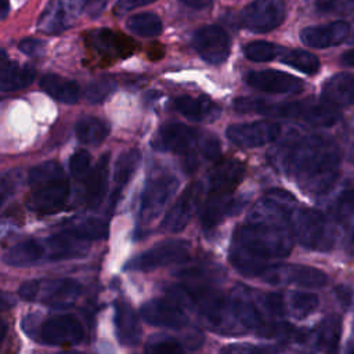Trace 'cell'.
Here are the masks:
<instances>
[{"mask_svg":"<svg viewBox=\"0 0 354 354\" xmlns=\"http://www.w3.org/2000/svg\"><path fill=\"white\" fill-rule=\"evenodd\" d=\"M337 145L322 136H303L272 151V163L307 194H324L336 181L340 167Z\"/></svg>","mask_w":354,"mask_h":354,"instance_id":"obj_1","label":"cell"},{"mask_svg":"<svg viewBox=\"0 0 354 354\" xmlns=\"http://www.w3.org/2000/svg\"><path fill=\"white\" fill-rule=\"evenodd\" d=\"M293 248V234L286 223L248 220L235 228L230 263L242 275L260 278L270 260L286 257Z\"/></svg>","mask_w":354,"mask_h":354,"instance_id":"obj_2","label":"cell"},{"mask_svg":"<svg viewBox=\"0 0 354 354\" xmlns=\"http://www.w3.org/2000/svg\"><path fill=\"white\" fill-rule=\"evenodd\" d=\"M169 293L178 303L194 307L217 333L243 330L234 317L230 297H225L217 288L205 282H189L171 286Z\"/></svg>","mask_w":354,"mask_h":354,"instance_id":"obj_3","label":"cell"},{"mask_svg":"<svg viewBox=\"0 0 354 354\" xmlns=\"http://www.w3.org/2000/svg\"><path fill=\"white\" fill-rule=\"evenodd\" d=\"M234 108L238 112H256L270 118L297 119L313 126H332L337 122L340 113L335 105L315 101H283L268 102L263 98L243 97L234 101Z\"/></svg>","mask_w":354,"mask_h":354,"instance_id":"obj_4","label":"cell"},{"mask_svg":"<svg viewBox=\"0 0 354 354\" xmlns=\"http://www.w3.org/2000/svg\"><path fill=\"white\" fill-rule=\"evenodd\" d=\"M28 181L30 185L26 201L29 210L54 214L64 209L69 198V181L58 162L48 160L32 167Z\"/></svg>","mask_w":354,"mask_h":354,"instance_id":"obj_5","label":"cell"},{"mask_svg":"<svg viewBox=\"0 0 354 354\" xmlns=\"http://www.w3.org/2000/svg\"><path fill=\"white\" fill-rule=\"evenodd\" d=\"M296 241L311 250L328 252L336 242V230L330 220L319 210L295 207L288 220Z\"/></svg>","mask_w":354,"mask_h":354,"instance_id":"obj_6","label":"cell"},{"mask_svg":"<svg viewBox=\"0 0 354 354\" xmlns=\"http://www.w3.org/2000/svg\"><path fill=\"white\" fill-rule=\"evenodd\" d=\"M178 187V178L167 169H153L148 176L140 202V221L151 223L165 209Z\"/></svg>","mask_w":354,"mask_h":354,"instance_id":"obj_7","label":"cell"},{"mask_svg":"<svg viewBox=\"0 0 354 354\" xmlns=\"http://www.w3.org/2000/svg\"><path fill=\"white\" fill-rule=\"evenodd\" d=\"M191 245L185 239H167L140 253L126 263L124 270L152 271L165 266L183 263L189 257Z\"/></svg>","mask_w":354,"mask_h":354,"instance_id":"obj_8","label":"cell"},{"mask_svg":"<svg viewBox=\"0 0 354 354\" xmlns=\"http://www.w3.org/2000/svg\"><path fill=\"white\" fill-rule=\"evenodd\" d=\"M84 329L80 321L69 314H58L47 318L36 330L35 339L48 346H76L82 343Z\"/></svg>","mask_w":354,"mask_h":354,"instance_id":"obj_9","label":"cell"},{"mask_svg":"<svg viewBox=\"0 0 354 354\" xmlns=\"http://www.w3.org/2000/svg\"><path fill=\"white\" fill-rule=\"evenodd\" d=\"M202 134L184 123H169L160 127L152 140V148L160 152L183 153L184 158L196 155Z\"/></svg>","mask_w":354,"mask_h":354,"instance_id":"obj_10","label":"cell"},{"mask_svg":"<svg viewBox=\"0 0 354 354\" xmlns=\"http://www.w3.org/2000/svg\"><path fill=\"white\" fill-rule=\"evenodd\" d=\"M260 278L271 285H299L304 288H321L328 282L325 272L301 264H271Z\"/></svg>","mask_w":354,"mask_h":354,"instance_id":"obj_11","label":"cell"},{"mask_svg":"<svg viewBox=\"0 0 354 354\" xmlns=\"http://www.w3.org/2000/svg\"><path fill=\"white\" fill-rule=\"evenodd\" d=\"M239 19L248 30L266 33L283 22L285 6L281 0H254L243 8Z\"/></svg>","mask_w":354,"mask_h":354,"instance_id":"obj_12","label":"cell"},{"mask_svg":"<svg viewBox=\"0 0 354 354\" xmlns=\"http://www.w3.org/2000/svg\"><path fill=\"white\" fill-rule=\"evenodd\" d=\"M227 138L241 148H254L275 141L281 134V124L270 120L235 123L227 127Z\"/></svg>","mask_w":354,"mask_h":354,"instance_id":"obj_13","label":"cell"},{"mask_svg":"<svg viewBox=\"0 0 354 354\" xmlns=\"http://www.w3.org/2000/svg\"><path fill=\"white\" fill-rule=\"evenodd\" d=\"M192 46L203 61L218 65L228 58L231 41L223 28L217 25H206L194 33Z\"/></svg>","mask_w":354,"mask_h":354,"instance_id":"obj_14","label":"cell"},{"mask_svg":"<svg viewBox=\"0 0 354 354\" xmlns=\"http://www.w3.org/2000/svg\"><path fill=\"white\" fill-rule=\"evenodd\" d=\"M202 194L203 188L201 183L194 181L189 185H187V188L181 192L176 203L171 206V209L163 218L160 228L166 232L183 231L196 213L201 205Z\"/></svg>","mask_w":354,"mask_h":354,"instance_id":"obj_15","label":"cell"},{"mask_svg":"<svg viewBox=\"0 0 354 354\" xmlns=\"http://www.w3.org/2000/svg\"><path fill=\"white\" fill-rule=\"evenodd\" d=\"M141 317L153 326L181 329L188 325V317L183 308L166 299H151L141 306Z\"/></svg>","mask_w":354,"mask_h":354,"instance_id":"obj_16","label":"cell"},{"mask_svg":"<svg viewBox=\"0 0 354 354\" xmlns=\"http://www.w3.org/2000/svg\"><path fill=\"white\" fill-rule=\"evenodd\" d=\"M245 82L253 88L274 94H297L304 86L299 77L274 69L250 71L246 73Z\"/></svg>","mask_w":354,"mask_h":354,"instance_id":"obj_17","label":"cell"},{"mask_svg":"<svg viewBox=\"0 0 354 354\" xmlns=\"http://www.w3.org/2000/svg\"><path fill=\"white\" fill-rule=\"evenodd\" d=\"M82 293V285L73 278L37 279L36 301L53 307H66L76 301Z\"/></svg>","mask_w":354,"mask_h":354,"instance_id":"obj_18","label":"cell"},{"mask_svg":"<svg viewBox=\"0 0 354 354\" xmlns=\"http://www.w3.org/2000/svg\"><path fill=\"white\" fill-rule=\"evenodd\" d=\"M40 241L43 246V263L82 257L88 252L90 243L77 238L68 230H64L57 235H51Z\"/></svg>","mask_w":354,"mask_h":354,"instance_id":"obj_19","label":"cell"},{"mask_svg":"<svg viewBox=\"0 0 354 354\" xmlns=\"http://www.w3.org/2000/svg\"><path fill=\"white\" fill-rule=\"evenodd\" d=\"M80 12H84L82 0H53L39 21V29L51 35L59 33L68 29Z\"/></svg>","mask_w":354,"mask_h":354,"instance_id":"obj_20","label":"cell"},{"mask_svg":"<svg viewBox=\"0 0 354 354\" xmlns=\"http://www.w3.org/2000/svg\"><path fill=\"white\" fill-rule=\"evenodd\" d=\"M350 35V25L344 21H335L325 25L308 26L300 32L303 44L314 48H326L343 43Z\"/></svg>","mask_w":354,"mask_h":354,"instance_id":"obj_21","label":"cell"},{"mask_svg":"<svg viewBox=\"0 0 354 354\" xmlns=\"http://www.w3.org/2000/svg\"><path fill=\"white\" fill-rule=\"evenodd\" d=\"M234 192H209V198L203 205L201 224L205 230H212L234 214L241 206Z\"/></svg>","mask_w":354,"mask_h":354,"instance_id":"obj_22","label":"cell"},{"mask_svg":"<svg viewBox=\"0 0 354 354\" xmlns=\"http://www.w3.org/2000/svg\"><path fill=\"white\" fill-rule=\"evenodd\" d=\"M115 330L120 344L137 346L141 340V324L133 307L123 300L115 303Z\"/></svg>","mask_w":354,"mask_h":354,"instance_id":"obj_23","label":"cell"},{"mask_svg":"<svg viewBox=\"0 0 354 354\" xmlns=\"http://www.w3.org/2000/svg\"><path fill=\"white\" fill-rule=\"evenodd\" d=\"M176 111L191 122H212L221 113L220 106L206 97L180 95L173 100Z\"/></svg>","mask_w":354,"mask_h":354,"instance_id":"obj_24","label":"cell"},{"mask_svg":"<svg viewBox=\"0 0 354 354\" xmlns=\"http://www.w3.org/2000/svg\"><path fill=\"white\" fill-rule=\"evenodd\" d=\"M245 177V165L236 159L218 163L209 176V192H234Z\"/></svg>","mask_w":354,"mask_h":354,"instance_id":"obj_25","label":"cell"},{"mask_svg":"<svg viewBox=\"0 0 354 354\" xmlns=\"http://www.w3.org/2000/svg\"><path fill=\"white\" fill-rule=\"evenodd\" d=\"M108 177L109 153H104L84 178V198L90 209H95L102 203L108 189Z\"/></svg>","mask_w":354,"mask_h":354,"instance_id":"obj_26","label":"cell"},{"mask_svg":"<svg viewBox=\"0 0 354 354\" xmlns=\"http://www.w3.org/2000/svg\"><path fill=\"white\" fill-rule=\"evenodd\" d=\"M36 76V71L30 65H19L15 61L7 59L6 51H1V91H15L28 87Z\"/></svg>","mask_w":354,"mask_h":354,"instance_id":"obj_27","label":"cell"},{"mask_svg":"<svg viewBox=\"0 0 354 354\" xmlns=\"http://www.w3.org/2000/svg\"><path fill=\"white\" fill-rule=\"evenodd\" d=\"M322 100L335 106L354 104V76L346 72L333 75L324 84Z\"/></svg>","mask_w":354,"mask_h":354,"instance_id":"obj_28","label":"cell"},{"mask_svg":"<svg viewBox=\"0 0 354 354\" xmlns=\"http://www.w3.org/2000/svg\"><path fill=\"white\" fill-rule=\"evenodd\" d=\"M3 261L12 267H30L43 263V246L40 239H26L11 246Z\"/></svg>","mask_w":354,"mask_h":354,"instance_id":"obj_29","label":"cell"},{"mask_svg":"<svg viewBox=\"0 0 354 354\" xmlns=\"http://www.w3.org/2000/svg\"><path fill=\"white\" fill-rule=\"evenodd\" d=\"M342 330L340 317L336 314L325 317L313 332V346L315 350L335 353L339 346Z\"/></svg>","mask_w":354,"mask_h":354,"instance_id":"obj_30","label":"cell"},{"mask_svg":"<svg viewBox=\"0 0 354 354\" xmlns=\"http://www.w3.org/2000/svg\"><path fill=\"white\" fill-rule=\"evenodd\" d=\"M40 87L53 98L64 104H76L80 98V87L75 80L47 73L40 79Z\"/></svg>","mask_w":354,"mask_h":354,"instance_id":"obj_31","label":"cell"},{"mask_svg":"<svg viewBox=\"0 0 354 354\" xmlns=\"http://www.w3.org/2000/svg\"><path fill=\"white\" fill-rule=\"evenodd\" d=\"M141 162V153L137 148H130L119 155L115 167H113V202L118 199L119 192L124 188V185L130 181L131 176L136 173L138 165Z\"/></svg>","mask_w":354,"mask_h":354,"instance_id":"obj_32","label":"cell"},{"mask_svg":"<svg viewBox=\"0 0 354 354\" xmlns=\"http://www.w3.org/2000/svg\"><path fill=\"white\" fill-rule=\"evenodd\" d=\"M91 43L94 47L106 55H126L133 51L131 43L124 36H119L108 29L97 30L91 35Z\"/></svg>","mask_w":354,"mask_h":354,"instance_id":"obj_33","label":"cell"},{"mask_svg":"<svg viewBox=\"0 0 354 354\" xmlns=\"http://www.w3.org/2000/svg\"><path fill=\"white\" fill-rule=\"evenodd\" d=\"M76 137L82 144L86 145H98L109 134V126L94 116H84L77 120L75 126Z\"/></svg>","mask_w":354,"mask_h":354,"instance_id":"obj_34","label":"cell"},{"mask_svg":"<svg viewBox=\"0 0 354 354\" xmlns=\"http://www.w3.org/2000/svg\"><path fill=\"white\" fill-rule=\"evenodd\" d=\"M65 230H68L77 238L87 241V242L104 239L108 236V231H109L108 224L105 221H102L100 218H94V217L77 220L76 223H72Z\"/></svg>","mask_w":354,"mask_h":354,"instance_id":"obj_35","label":"cell"},{"mask_svg":"<svg viewBox=\"0 0 354 354\" xmlns=\"http://www.w3.org/2000/svg\"><path fill=\"white\" fill-rule=\"evenodd\" d=\"M281 62L306 73V75H314L319 69V59L304 50H282L281 53Z\"/></svg>","mask_w":354,"mask_h":354,"instance_id":"obj_36","label":"cell"},{"mask_svg":"<svg viewBox=\"0 0 354 354\" xmlns=\"http://www.w3.org/2000/svg\"><path fill=\"white\" fill-rule=\"evenodd\" d=\"M127 28L138 36L155 37L162 32V21L156 14L141 12L127 19Z\"/></svg>","mask_w":354,"mask_h":354,"instance_id":"obj_37","label":"cell"},{"mask_svg":"<svg viewBox=\"0 0 354 354\" xmlns=\"http://www.w3.org/2000/svg\"><path fill=\"white\" fill-rule=\"evenodd\" d=\"M288 314L295 318H304L318 306V296L310 292H292L286 297Z\"/></svg>","mask_w":354,"mask_h":354,"instance_id":"obj_38","label":"cell"},{"mask_svg":"<svg viewBox=\"0 0 354 354\" xmlns=\"http://www.w3.org/2000/svg\"><path fill=\"white\" fill-rule=\"evenodd\" d=\"M329 212L332 217L342 224L351 221L354 218V188H344L340 191L333 199Z\"/></svg>","mask_w":354,"mask_h":354,"instance_id":"obj_39","label":"cell"},{"mask_svg":"<svg viewBox=\"0 0 354 354\" xmlns=\"http://www.w3.org/2000/svg\"><path fill=\"white\" fill-rule=\"evenodd\" d=\"M144 350L145 353H151V354H170V353L177 354V353L185 351V347L176 337L165 333H159V335H152L147 340Z\"/></svg>","mask_w":354,"mask_h":354,"instance_id":"obj_40","label":"cell"},{"mask_svg":"<svg viewBox=\"0 0 354 354\" xmlns=\"http://www.w3.org/2000/svg\"><path fill=\"white\" fill-rule=\"evenodd\" d=\"M283 48L268 43V41H252L248 43L243 47V54L248 59L253 61V62H268L271 59H274L277 55H279V53H282Z\"/></svg>","mask_w":354,"mask_h":354,"instance_id":"obj_41","label":"cell"},{"mask_svg":"<svg viewBox=\"0 0 354 354\" xmlns=\"http://www.w3.org/2000/svg\"><path fill=\"white\" fill-rule=\"evenodd\" d=\"M116 90V82L111 77H100L91 82L86 88V98L91 104L102 102Z\"/></svg>","mask_w":354,"mask_h":354,"instance_id":"obj_42","label":"cell"},{"mask_svg":"<svg viewBox=\"0 0 354 354\" xmlns=\"http://www.w3.org/2000/svg\"><path fill=\"white\" fill-rule=\"evenodd\" d=\"M91 156L86 149H77L69 158V171L75 178H86L91 170Z\"/></svg>","mask_w":354,"mask_h":354,"instance_id":"obj_43","label":"cell"},{"mask_svg":"<svg viewBox=\"0 0 354 354\" xmlns=\"http://www.w3.org/2000/svg\"><path fill=\"white\" fill-rule=\"evenodd\" d=\"M315 7L322 14L344 15L354 11V0H315Z\"/></svg>","mask_w":354,"mask_h":354,"instance_id":"obj_44","label":"cell"},{"mask_svg":"<svg viewBox=\"0 0 354 354\" xmlns=\"http://www.w3.org/2000/svg\"><path fill=\"white\" fill-rule=\"evenodd\" d=\"M199 153L206 158V159H216L221 153V145L220 141L216 136L213 134H202L199 140V147H198Z\"/></svg>","mask_w":354,"mask_h":354,"instance_id":"obj_45","label":"cell"},{"mask_svg":"<svg viewBox=\"0 0 354 354\" xmlns=\"http://www.w3.org/2000/svg\"><path fill=\"white\" fill-rule=\"evenodd\" d=\"M19 180V170H10L1 177V202L4 203L7 198L15 191Z\"/></svg>","mask_w":354,"mask_h":354,"instance_id":"obj_46","label":"cell"},{"mask_svg":"<svg viewBox=\"0 0 354 354\" xmlns=\"http://www.w3.org/2000/svg\"><path fill=\"white\" fill-rule=\"evenodd\" d=\"M18 47L24 54H26L29 57H41L46 53L44 41H41L39 39H30V37L24 39Z\"/></svg>","mask_w":354,"mask_h":354,"instance_id":"obj_47","label":"cell"},{"mask_svg":"<svg viewBox=\"0 0 354 354\" xmlns=\"http://www.w3.org/2000/svg\"><path fill=\"white\" fill-rule=\"evenodd\" d=\"M272 348H267V347H259V346H253L250 343H238V344H230L221 348V353H239V354H245V353H264V351H270Z\"/></svg>","mask_w":354,"mask_h":354,"instance_id":"obj_48","label":"cell"},{"mask_svg":"<svg viewBox=\"0 0 354 354\" xmlns=\"http://www.w3.org/2000/svg\"><path fill=\"white\" fill-rule=\"evenodd\" d=\"M153 1L155 0H118L115 4V14L122 15V14H126V12L137 8V7L147 6Z\"/></svg>","mask_w":354,"mask_h":354,"instance_id":"obj_49","label":"cell"},{"mask_svg":"<svg viewBox=\"0 0 354 354\" xmlns=\"http://www.w3.org/2000/svg\"><path fill=\"white\" fill-rule=\"evenodd\" d=\"M335 293L337 296V300L344 306V307H353L354 308V293L351 292L350 288L339 285L335 288Z\"/></svg>","mask_w":354,"mask_h":354,"instance_id":"obj_50","label":"cell"},{"mask_svg":"<svg viewBox=\"0 0 354 354\" xmlns=\"http://www.w3.org/2000/svg\"><path fill=\"white\" fill-rule=\"evenodd\" d=\"M181 4H184L185 7L194 8V10H203L209 6H212L213 0H178Z\"/></svg>","mask_w":354,"mask_h":354,"instance_id":"obj_51","label":"cell"},{"mask_svg":"<svg viewBox=\"0 0 354 354\" xmlns=\"http://www.w3.org/2000/svg\"><path fill=\"white\" fill-rule=\"evenodd\" d=\"M340 64L344 66H354V48L342 54Z\"/></svg>","mask_w":354,"mask_h":354,"instance_id":"obj_52","label":"cell"},{"mask_svg":"<svg viewBox=\"0 0 354 354\" xmlns=\"http://www.w3.org/2000/svg\"><path fill=\"white\" fill-rule=\"evenodd\" d=\"M8 0H1V18H6L8 14Z\"/></svg>","mask_w":354,"mask_h":354,"instance_id":"obj_53","label":"cell"},{"mask_svg":"<svg viewBox=\"0 0 354 354\" xmlns=\"http://www.w3.org/2000/svg\"><path fill=\"white\" fill-rule=\"evenodd\" d=\"M6 333H7V322L4 319H1V342L6 337Z\"/></svg>","mask_w":354,"mask_h":354,"instance_id":"obj_54","label":"cell"},{"mask_svg":"<svg viewBox=\"0 0 354 354\" xmlns=\"http://www.w3.org/2000/svg\"><path fill=\"white\" fill-rule=\"evenodd\" d=\"M348 249H350V252L354 254V231H353L351 238H350V241H348Z\"/></svg>","mask_w":354,"mask_h":354,"instance_id":"obj_55","label":"cell"},{"mask_svg":"<svg viewBox=\"0 0 354 354\" xmlns=\"http://www.w3.org/2000/svg\"><path fill=\"white\" fill-rule=\"evenodd\" d=\"M350 33H351V41L354 43V22H353V25L350 26Z\"/></svg>","mask_w":354,"mask_h":354,"instance_id":"obj_56","label":"cell"}]
</instances>
